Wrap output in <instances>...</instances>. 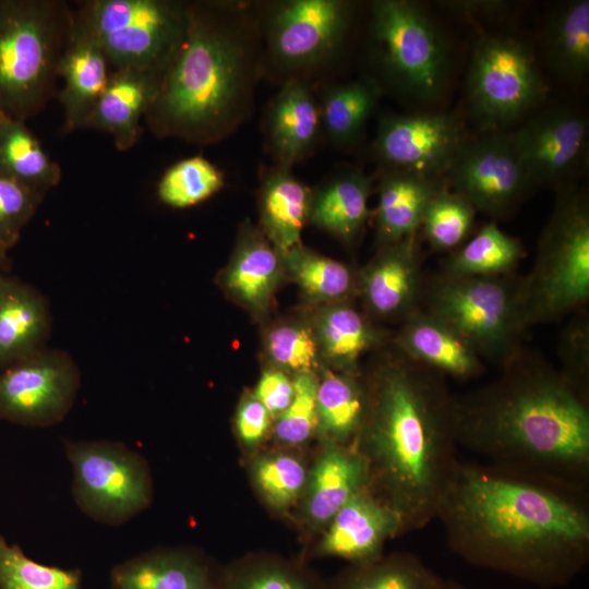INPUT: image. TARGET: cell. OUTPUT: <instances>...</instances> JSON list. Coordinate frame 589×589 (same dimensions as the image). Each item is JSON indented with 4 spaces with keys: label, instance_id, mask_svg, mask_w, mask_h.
Instances as JSON below:
<instances>
[{
    "label": "cell",
    "instance_id": "6da1fadb",
    "mask_svg": "<svg viewBox=\"0 0 589 589\" xmlns=\"http://www.w3.org/2000/svg\"><path fill=\"white\" fill-rule=\"evenodd\" d=\"M435 519L465 562L540 588L567 586L589 561L588 490L545 477L459 461Z\"/></svg>",
    "mask_w": 589,
    "mask_h": 589
},
{
    "label": "cell",
    "instance_id": "7a4b0ae2",
    "mask_svg": "<svg viewBox=\"0 0 589 589\" xmlns=\"http://www.w3.org/2000/svg\"><path fill=\"white\" fill-rule=\"evenodd\" d=\"M457 445L489 464L588 490L589 395L525 347L493 382L452 397Z\"/></svg>",
    "mask_w": 589,
    "mask_h": 589
},
{
    "label": "cell",
    "instance_id": "3957f363",
    "mask_svg": "<svg viewBox=\"0 0 589 589\" xmlns=\"http://www.w3.org/2000/svg\"><path fill=\"white\" fill-rule=\"evenodd\" d=\"M392 347L364 380L368 407L353 445L366 461L368 488L407 532L435 519L459 460L445 376Z\"/></svg>",
    "mask_w": 589,
    "mask_h": 589
},
{
    "label": "cell",
    "instance_id": "277c9868",
    "mask_svg": "<svg viewBox=\"0 0 589 589\" xmlns=\"http://www.w3.org/2000/svg\"><path fill=\"white\" fill-rule=\"evenodd\" d=\"M251 24L227 4L191 3L187 33L145 113L152 133L216 142L250 106L255 75Z\"/></svg>",
    "mask_w": 589,
    "mask_h": 589
},
{
    "label": "cell",
    "instance_id": "5b68a950",
    "mask_svg": "<svg viewBox=\"0 0 589 589\" xmlns=\"http://www.w3.org/2000/svg\"><path fill=\"white\" fill-rule=\"evenodd\" d=\"M73 24L59 0H0V109L25 121L55 91L58 65Z\"/></svg>",
    "mask_w": 589,
    "mask_h": 589
},
{
    "label": "cell",
    "instance_id": "8992f818",
    "mask_svg": "<svg viewBox=\"0 0 589 589\" xmlns=\"http://www.w3.org/2000/svg\"><path fill=\"white\" fill-rule=\"evenodd\" d=\"M556 192L534 263L519 278L520 304L528 328L579 311L589 298L588 196L575 184Z\"/></svg>",
    "mask_w": 589,
    "mask_h": 589
},
{
    "label": "cell",
    "instance_id": "52a82bcc",
    "mask_svg": "<svg viewBox=\"0 0 589 589\" xmlns=\"http://www.w3.org/2000/svg\"><path fill=\"white\" fill-rule=\"evenodd\" d=\"M519 278L454 277L424 280L421 306L449 323L483 360L505 365L524 348Z\"/></svg>",
    "mask_w": 589,
    "mask_h": 589
},
{
    "label": "cell",
    "instance_id": "ba28073f",
    "mask_svg": "<svg viewBox=\"0 0 589 589\" xmlns=\"http://www.w3.org/2000/svg\"><path fill=\"white\" fill-rule=\"evenodd\" d=\"M189 2L89 0L75 11L112 71L133 69L163 76L187 33Z\"/></svg>",
    "mask_w": 589,
    "mask_h": 589
},
{
    "label": "cell",
    "instance_id": "9c48e42d",
    "mask_svg": "<svg viewBox=\"0 0 589 589\" xmlns=\"http://www.w3.org/2000/svg\"><path fill=\"white\" fill-rule=\"evenodd\" d=\"M370 35L384 76L419 101L442 95L449 74L447 43L417 2L378 0L371 9Z\"/></svg>",
    "mask_w": 589,
    "mask_h": 589
},
{
    "label": "cell",
    "instance_id": "30bf717a",
    "mask_svg": "<svg viewBox=\"0 0 589 589\" xmlns=\"http://www.w3.org/2000/svg\"><path fill=\"white\" fill-rule=\"evenodd\" d=\"M64 452L72 467V497L88 518L120 526L151 505V469L137 450L116 441L65 440Z\"/></svg>",
    "mask_w": 589,
    "mask_h": 589
},
{
    "label": "cell",
    "instance_id": "8fae6325",
    "mask_svg": "<svg viewBox=\"0 0 589 589\" xmlns=\"http://www.w3.org/2000/svg\"><path fill=\"white\" fill-rule=\"evenodd\" d=\"M467 99L476 120L502 131L545 97L546 85L530 47L509 35L479 40L467 76Z\"/></svg>",
    "mask_w": 589,
    "mask_h": 589
},
{
    "label": "cell",
    "instance_id": "7c38bea8",
    "mask_svg": "<svg viewBox=\"0 0 589 589\" xmlns=\"http://www.w3.org/2000/svg\"><path fill=\"white\" fill-rule=\"evenodd\" d=\"M353 16L345 0H287L271 7L265 19L266 50L286 72L308 71L341 48Z\"/></svg>",
    "mask_w": 589,
    "mask_h": 589
},
{
    "label": "cell",
    "instance_id": "4fadbf2b",
    "mask_svg": "<svg viewBox=\"0 0 589 589\" xmlns=\"http://www.w3.org/2000/svg\"><path fill=\"white\" fill-rule=\"evenodd\" d=\"M81 372L61 349L44 348L0 369V420L27 428L61 422L74 406Z\"/></svg>",
    "mask_w": 589,
    "mask_h": 589
},
{
    "label": "cell",
    "instance_id": "5bb4252c",
    "mask_svg": "<svg viewBox=\"0 0 589 589\" xmlns=\"http://www.w3.org/2000/svg\"><path fill=\"white\" fill-rule=\"evenodd\" d=\"M446 178L477 212L495 219L512 214L532 190L513 135L504 131H489L466 141Z\"/></svg>",
    "mask_w": 589,
    "mask_h": 589
},
{
    "label": "cell",
    "instance_id": "9a60e30c",
    "mask_svg": "<svg viewBox=\"0 0 589 589\" xmlns=\"http://www.w3.org/2000/svg\"><path fill=\"white\" fill-rule=\"evenodd\" d=\"M465 142L453 113H394L381 119L373 151L386 170L442 179Z\"/></svg>",
    "mask_w": 589,
    "mask_h": 589
},
{
    "label": "cell",
    "instance_id": "2e32d148",
    "mask_svg": "<svg viewBox=\"0 0 589 589\" xmlns=\"http://www.w3.org/2000/svg\"><path fill=\"white\" fill-rule=\"evenodd\" d=\"M512 135L532 189L557 191L574 184L588 154L589 127L582 113L569 107L550 108Z\"/></svg>",
    "mask_w": 589,
    "mask_h": 589
},
{
    "label": "cell",
    "instance_id": "e0dca14e",
    "mask_svg": "<svg viewBox=\"0 0 589 589\" xmlns=\"http://www.w3.org/2000/svg\"><path fill=\"white\" fill-rule=\"evenodd\" d=\"M419 232L380 248L358 273V293L372 316L402 322L421 306L424 279Z\"/></svg>",
    "mask_w": 589,
    "mask_h": 589
},
{
    "label": "cell",
    "instance_id": "ac0fdd59",
    "mask_svg": "<svg viewBox=\"0 0 589 589\" xmlns=\"http://www.w3.org/2000/svg\"><path fill=\"white\" fill-rule=\"evenodd\" d=\"M400 533L397 513L364 486L328 522L318 552L366 564L381 557L385 542Z\"/></svg>",
    "mask_w": 589,
    "mask_h": 589
},
{
    "label": "cell",
    "instance_id": "d6986e66",
    "mask_svg": "<svg viewBox=\"0 0 589 589\" xmlns=\"http://www.w3.org/2000/svg\"><path fill=\"white\" fill-rule=\"evenodd\" d=\"M392 344L411 360L445 377L467 381L485 371L482 359L461 334L422 306L401 322Z\"/></svg>",
    "mask_w": 589,
    "mask_h": 589
},
{
    "label": "cell",
    "instance_id": "ffe728a7",
    "mask_svg": "<svg viewBox=\"0 0 589 589\" xmlns=\"http://www.w3.org/2000/svg\"><path fill=\"white\" fill-rule=\"evenodd\" d=\"M111 72L101 47L73 12V24L58 65V76L63 81L59 99L64 132L84 129Z\"/></svg>",
    "mask_w": 589,
    "mask_h": 589
},
{
    "label": "cell",
    "instance_id": "44dd1931",
    "mask_svg": "<svg viewBox=\"0 0 589 589\" xmlns=\"http://www.w3.org/2000/svg\"><path fill=\"white\" fill-rule=\"evenodd\" d=\"M50 332L47 299L32 285L0 275V369L46 348Z\"/></svg>",
    "mask_w": 589,
    "mask_h": 589
},
{
    "label": "cell",
    "instance_id": "7402d4cb",
    "mask_svg": "<svg viewBox=\"0 0 589 589\" xmlns=\"http://www.w3.org/2000/svg\"><path fill=\"white\" fill-rule=\"evenodd\" d=\"M265 129L278 166L291 168L312 153L322 128L318 104L305 81L286 82L271 101Z\"/></svg>",
    "mask_w": 589,
    "mask_h": 589
},
{
    "label": "cell",
    "instance_id": "603a6c76",
    "mask_svg": "<svg viewBox=\"0 0 589 589\" xmlns=\"http://www.w3.org/2000/svg\"><path fill=\"white\" fill-rule=\"evenodd\" d=\"M160 80L159 75L133 69L112 71L84 129L106 132L117 149H130L140 137L141 119L154 100Z\"/></svg>",
    "mask_w": 589,
    "mask_h": 589
},
{
    "label": "cell",
    "instance_id": "cb8c5ba5",
    "mask_svg": "<svg viewBox=\"0 0 589 589\" xmlns=\"http://www.w3.org/2000/svg\"><path fill=\"white\" fill-rule=\"evenodd\" d=\"M110 589H218L219 576L199 554L155 549L117 564Z\"/></svg>",
    "mask_w": 589,
    "mask_h": 589
},
{
    "label": "cell",
    "instance_id": "d4e9b609",
    "mask_svg": "<svg viewBox=\"0 0 589 589\" xmlns=\"http://www.w3.org/2000/svg\"><path fill=\"white\" fill-rule=\"evenodd\" d=\"M368 480L366 461L354 445L327 442L308 474L305 516L315 526H327Z\"/></svg>",
    "mask_w": 589,
    "mask_h": 589
},
{
    "label": "cell",
    "instance_id": "484cf974",
    "mask_svg": "<svg viewBox=\"0 0 589 589\" xmlns=\"http://www.w3.org/2000/svg\"><path fill=\"white\" fill-rule=\"evenodd\" d=\"M284 274L280 254L262 231L244 225L220 276L224 290L253 312L265 311Z\"/></svg>",
    "mask_w": 589,
    "mask_h": 589
},
{
    "label": "cell",
    "instance_id": "4316f807",
    "mask_svg": "<svg viewBox=\"0 0 589 589\" xmlns=\"http://www.w3.org/2000/svg\"><path fill=\"white\" fill-rule=\"evenodd\" d=\"M446 184L405 171L385 170L378 182L375 211L376 243L380 248L420 231L424 209Z\"/></svg>",
    "mask_w": 589,
    "mask_h": 589
},
{
    "label": "cell",
    "instance_id": "83f0119b",
    "mask_svg": "<svg viewBox=\"0 0 589 589\" xmlns=\"http://www.w3.org/2000/svg\"><path fill=\"white\" fill-rule=\"evenodd\" d=\"M371 179L361 170H338L312 194L309 221L352 244L370 215Z\"/></svg>",
    "mask_w": 589,
    "mask_h": 589
},
{
    "label": "cell",
    "instance_id": "f1b7e54d",
    "mask_svg": "<svg viewBox=\"0 0 589 589\" xmlns=\"http://www.w3.org/2000/svg\"><path fill=\"white\" fill-rule=\"evenodd\" d=\"M313 191L290 172L276 166L268 170L260 189V216L264 236L279 254L301 244L309 223Z\"/></svg>",
    "mask_w": 589,
    "mask_h": 589
},
{
    "label": "cell",
    "instance_id": "f546056e",
    "mask_svg": "<svg viewBox=\"0 0 589 589\" xmlns=\"http://www.w3.org/2000/svg\"><path fill=\"white\" fill-rule=\"evenodd\" d=\"M318 352L329 368L359 374L362 354L381 346L385 335L349 301L326 304L314 328Z\"/></svg>",
    "mask_w": 589,
    "mask_h": 589
},
{
    "label": "cell",
    "instance_id": "4dcf8cb0",
    "mask_svg": "<svg viewBox=\"0 0 589 589\" xmlns=\"http://www.w3.org/2000/svg\"><path fill=\"white\" fill-rule=\"evenodd\" d=\"M368 407L364 381L352 374L326 368L316 390L317 430L327 442L353 445Z\"/></svg>",
    "mask_w": 589,
    "mask_h": 589
},
{
    "label": "cell",
    "instance_id": "1f68e13d",
    "mask_svg": "<svg viewBox=\"0 0 589 589\" xmlns=\"http://www.w3.org/2000/svg\"><path fill=\"white\" fill-rule=\"evenodd\" d=\"M542 38L549 67L564 80H582L589 70V1L555 7L546 17Z\"/></svg>",
    "mask_w": 589,
    "mask_h": 589
},
{
    "label": "cell",
    "instance_id": "d6a6232c",
    "mask_svg": "<svg viewBox=\"0 0 589 589\" xmlns=\"http://www.w3.org/2000/svg\"><path fill=\"white\" fill-rule=\"evenodd\" d=\"M0 176L46 194L61 179V169L25 121L0 109Z\"/></svg>",
    "mask_w": 589,
    "mask_h": 589
},
{
    "label": "cell",
    "instance_id": "836d02e7",
    "mask_svg": "<svg viewBox=\"0 0 589 589\" xmlns=\"http://www.w3.org/2000/svg\"><path fill=\"white\" fill-rule=\"evenodd\" d=\"M524 255L521 242L491 221L449 252L438 273L454 277L512 275Z\"/></svg>",
    "mask_w": 589,
    "mask_h": 589
},
{
    "label": "cell",
    "instance_id": "e575fe53",
    "mask_svg": "<svg viewBox=\"0 0 589 589\" xmlns=\"http://www.w3.org/2000/svg\"><path fill=\"white\" fill-rule=\"evenodd\" d=\"M381 95L376 81L361 79L329 85L318 104L321 128L339 148L354 146L373 113Z\"/></svg>",
    "mask_w": 589,
    "mask_h": 589
},
{
    "label": "cell",
    "instance_id": "d590c367",
    "mask_svg": "<svg viewBox=\"0 0 589 589\" xmlns=\"http://www.w3.org/2000/svg\"><path fill=\"white\" fill-rule=\"evenodd\" d=\"M284 273L314 301L326 304L349 301L358 292V275L332 257L321 255L302 244L280 254Z\"/></svg>",
    "mask_w": 589,
    "mask_h": 589
},
{
    "label": "cell",
    "instance_id": "8d00e7d4",
    "mask_svg": "<svg viewBox=\"0 0 589 589\" xmlns=\"http://www.w3.org/2000/svg\"><path fill=\"white\" fill-rule=\"evenodd\" d=\"M442 579L420 557L397 553L354 565L339 589H435Z\"/></svg>",
    "mask_w": 589,
    "mask_h": 589
},
{
    "label": "cell",
    "instance_id": "74e56055",
    "mask_svg": "<svg viewBox=\"0 0 589 589\" xmlns=\"http://www.w3.org/2000/svg\"><path fill=\"white\" fill-rule=\"evenodd\" d=\"M476 214L464 196L445 187L428 203L420 230L433 251L452 252L470 237Z\"/></svg>",
    "mask_w": 589,
    "mask_h": 589
},
{
    "label": "cell",
    "instance_id": "f35d334b",
    "mask_svg": "<svg viewBox=\"0 0 589 589\" xmlns=\"http://www.w3.org/2000/svg\"><path fill=\"white\" fill-rule=\"evenodd\" d=\"M224 179L223 172L208 159L193 156L177 161L164 172L157 195L170 207L187 208L217 193L224 187Z\"/></svg>",
    "mask_w": 589,
    "mask_h": 589
},
{
    "label": "cell",
    "instance_id": "ab89813d",
    "mask_svg": "<svg viewBox=\"0 0 589 589\" xmlns=\"http://www.w3.org/2000/svg\"><path fill=\"white\" fill-rule=\"evenodd\" d=\"M0 589H83L82 573L38 563L0 532Z\"/></svg>",
    "mask_w": 589,
    "mask_h": 589
},
{
    "label": "cell",
    "instance_id": "60d3db41",
    "mask_svg": "<svg viewBox=\"0 0 589 589\" xmlns=\"http://www.w3.org/2000/svg\"><path fill=\"white\" fill-rule=\"evenodd\" d=\"M253 480L269 505L285 509L302 494L308 473L300 459L288 454L259 457L252 466Z\"/></svg>",
    "mask_w": 589,
    "mask_h": 589
},
{
    "label": "cell",
    "instance_id": "b9f144b4",
    "mask_svg": "<svg viewBox=\"0 0 589 589\" xmlns=\"http://www.w3.org/2000/svg\"><path fill=\"white\" fill-rule=\"evenodd\" d=\"M266 353L279 370L313 372L320 354L313 328L301 323L273 327L265 339Z\"/></svg>",
    "mask_w": 589,
    "mask_h": 589
},
{
    "label": "cell",
    "instance_id": "7bdbcfd3",
    "mask_svg": "<svg viewBox=\"0 0 589 589\" xmlns=\"http://www.w3.org/2000/svg\"><path fill=\"white\" fill-rule=\"evenodd\" d=\"M317 384L318 377L314 372L296 374L293 398L286 410L277 417L274 425V435L280 443L301 444L317 429Z\"/></svg>",
    "mask_w": 589,
    "mask_h": 589
},
{
    "label": "cell",
    "instance_id": "ee69618b",
    "mask_svg": "<svg viewBox=\"0 0 589 589\" xmlns=\"http://www.w3.org/2000/svg\"><path fill=\"white\" fill-rule=\"evenodd\" d=\"M46 194L0 176V244L9 251L35 215Z\"/></svg>",
    "mask_w": 589,
    "mask_h": 589
},
{
    "label": "cell",
    "instance_id": "f6af8a7d",
    "mask_svg": "<svg viewBox=\"0 0 589 589\" xmlns=\"http://www.w3.org/2000/svg\"><path fill=\"white\" fill-rule=\"evenodd\" d=\"M218 589H315L308 578L286 564L249 563L219 576Z\"/></svg>",
    "mask_w": 589,
    "mask_h": 589
},
{
    "label": "cell",
    "instance_id": "bcb514c9",
    "mask_svg": "<svg viewBox=\"0 0 589 589\" xmlns=\"http://www.w3.org/2000/svg\"><path fill=\"white\" fill-rule=\"evenodd\" d=\"M561 359V373L580 392L589 395V329L584 309L562 336Z\"/></svg>",
    "mask_w": 589,
    "mask_h": 589
},
{
    "label": "cell",
    "instance_id": "7dc6e473",
    "mask_svg": "<svg viewBox=\"0 0 589 589\" xmlns=\"http://www.w3.org/2000/svg\"><path fill=\"white\" fill-rule=\"evenodd\" d=\"M293 394V381L277 368L262 373L253 393L272 417H278L286 410Z\"/></svg>",
    "mask_w": 589,
    "mask_h": 589
},
{
    "label": "cell",
    "instance_id": "c3c4849f",
    "mask_svg": "<svg viewBox=\"0 0 589 589\" xmlns=\"http://www.w3.org/2000/svg\"><path fill=\"white\" fill-rule=\"evenodd\" d=\"M271 419L253 394L243 397L236 413V430L242 443L250 447L260 444L271 428Z\"/></svg>",
    "mask_w": 589,
    "mask_h": 589
},
{
    "label": "cell",
    "instance_id": "681fc988",
    "mask_svg": "<svg viewBox=\"0 0 589 589\" xmlns=\"http://www.w3.org/2000/svg\"><path fill=\"white\" fill-rule=\"evenodd\" d=\"M438 3L449 12L477 20L500 17L513 7V2L502 0H450Z\"/></svg>",
    "mask_w": 589,
    "mask_h": 589
},
{
    "label": "cell",
    "instance_id": "f907efd6",
    "mask_svg": "<svg viewBox=\"0 0 589 589\" xmlns=\"http://www.w3.org/2000/svg\"><path fill=\"white\" fill-rule=\"evenodd\" d=\"M11 266L8 251L0 244V275L9 274Z\"/></svg>",
    "mask_w": 589,
    "mask_h": 589
},
{
    "label": "cell",
    "instance_id": "816d5d0a",
    "mask_svg": "<svg viewBox=\"0 0 589 589\" xmlns=\"http://www.w3.org/2000/svg\"><path fill=\"white\" fill-rule=\"evenodd\" d=\"M435 589H469L464 585L449 579H442L441 584Z\"/></svg>",
    "mask_w": 589,
    "mask_h": 589
}]
</instances>
